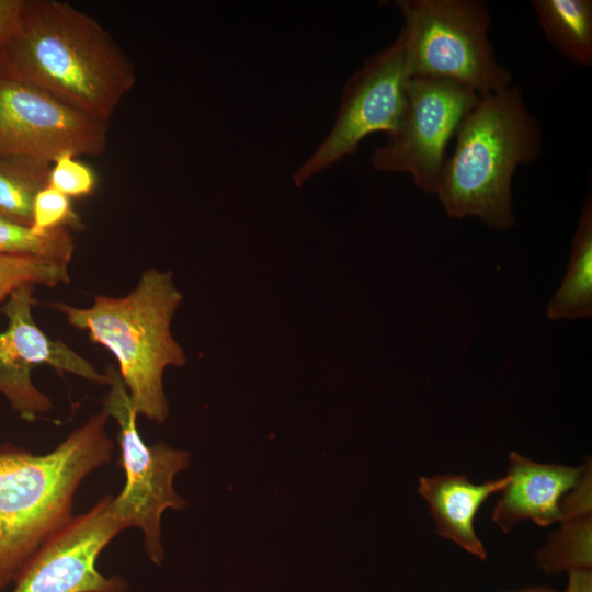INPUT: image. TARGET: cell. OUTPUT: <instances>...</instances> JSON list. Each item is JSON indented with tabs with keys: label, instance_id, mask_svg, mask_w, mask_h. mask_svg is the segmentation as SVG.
<instances>
[{
	"label": "cell",
	"instance_id": "ac0fdd59",
	"mask_svg": "<svg viewBox=\"0 0 592 592\" xmlns=\"http://www.w3.org/2000/svg\"><path fill=\"white\" fill-rule=\"evenodd\" d=\"M591 515L565 522L537 553L538 568L550 574L591 570Z\"/></svg>",
	"mask_w": 592,
	"mask_h": 592
},
{
	"label": "cell",
	"instance_id": "5b68a950",
	"mask_svg": "<svg viewBox=\"0 0 592 592\" xmlns=\"http://www.w3.org/2000/svg\"><path fill=\"white\" fill-rule=\"evenodd\" d=\"M411 77L442 78L480 98L512 87L488 38L491 15L478 0H398Z\"/></svg>",
	"mask_w": 592,
	"mask_h": 592
},
{
	"label": "cell",
	"instance_id": "6da1fadb",
	"mask_svg": "<svg viewBox=\"0 0 592 592\" xmlns=\"http://www.w3.org/2000/svg\"><path fill=\"white\" fill-rule=\"evenodd\" d=\"M0 75L110 122L137 83L134 62L91 15L59 0H24Z\"/></svg>",
	"mask_w": 592,
	"mask_h": 592
},
{
	"label": "cell",
	"instance_id": "44dd1931",
	"mask_svg": "<svg viewBox=\"0 0 592 592\" xmlns=\"http://www.w3.org/2000/svg\"><path fill=\"white\" fill-rule=\"evenodd\" d=\"M96 184L95 171L72 155L64 153L52 163L48 185L70 198H82L91 195Z\"/></svg>",
	"mask_w": 592,
	"mask_h": 592
},
{
	"label": "cell",
	"instance_id": "9a60e30c",
	"mask_svg": "<svg viewBox=\"0 0 592 592\" xmlns=\"http://www.w3.org/2000/svg\"><path fill=\"white\" fill-rule=\"evenodd\" d=\"M538 24L550 44L568 60L592 64V1L533 0Z\"/></svg>",
	"mask_w": 592,
	"mask_h": 592
},
{
	"label": "cell",
	"instance_id": "8fae6325",
	"mask_svg": "<svg viewBox=\"0 0 592 592\" xmlns=\"http://www.w3.org/2000/svg\"><path fill=\"white\" fill-rule=\"evenodd\" d=\"M112 500V494L102 497L48 539L29 560L12 592H126L124 579L96 569L101 551L125 530Z\"/></svg>",
	"mask_w": 592,
	"mask_h": 592
},
{
	"label": "cell",
	"instance_id": "ba28073f",
	"mask_svg": "<svg viewBox=\"0 0 592 592\" xmlns=\"http://www.w3.org/2000/svg\"><path fill=\"white\" fill-rule=\"evenodd\" d=\"M403 35L368 57L346 82L334 125L315 152L296 170L301 186L311 177L353 155L371 134L392 135L400 122L410 79Z\"/></svg>",
	"mask_w": 592,
	"mask_h": 592
},
{
	"label": "cell",
	"instance_id": "5bb4252c",
	"mask_svg": "<svg viewBox=\"0 0 592 592\" xmlns=\"http://www.w3.org/2000/svg\"><path fill=\"white\" fill-rule=\"evenodd\" d=\"M591 315L592 197L589 191L572 240L566 274L546 308V316L550 320H578Z\"/></svg>",
	"mask_w": 592,
	"mask_h": 592
},
{
	"label": "cell",
	"instance_id": "cb8c5ba5",
	"mask_svg": "<svg viewBox=\"0 0 592 592\" xmlns=\"http://www.w3.org/2000/svg\"><path fill=\"white\" fill-rule=\"evenodd\" d=\"M510 592H556L554 589L548 587H532V588H525L517 591H510Z\"/></svg>",
	"mask_w": 592,
	"mask_h": 592
},
{
	"label": "cell",
	"instance_id": "7c38bea8",
	"mask_svg": "<svg viewBox=\"0 0 592 592\" xmlns=\"http://www.w3.org/2000/svg\"><path fill=\"white\" fill-rule=\"evenodd\" d=\"M584 469L585 466L540 464L511 452L510 480L494 506L492 521L504 533L523 520L543 527L561 521L560 500L578 485Z\"/></svg>",
	"mask_w": 592,
	"mask_h": 592
},
{
	"label": "cell",
	"instance_id": "e0dca14e",
	"mask_svg": "<svg viewBox=\"0 0 592 592\" xmlns=\"http://www.w3.org/2000/svg\"><path fill=\"white\" fill-rule=\"evenodd\" d=\"M75 239L68 228L36 232L0 217V254L35 257L70 264L75 253Z\"/></svg>",
	"mask_w": 592,
	"mask_h": 592
},
{
	"label": "cell",
	"instance_id": "4fadbf2b",
	"mask_svg": "<svg viewBox=\"0 0 592 592\" xmlns=\"http://www.w3.org/2000/svg\"><path fill=\"white\" fill-rule=\"evenodd\" d=\"M509 480L506 474L476 485L463 475H435L421 477L418 492L430 506L437 535L486 560L487 551L475 532L474 520L482 503L502 492Z\"/></svg>",
	"mask_w": 592,
	"mask_h": 592
},
{
	"label": "cell",
	"instance_id": "30bf717a",
	"mask_svg": "<svg viewBox=\"0 0 592 592\" xmlns=\"http://www.w3.org/2000/svg\"><path fill=\"white\" fill-rule=\"evenodd\" d=\"M35 285L16 288L0 306L8 325L0 332V394L26 421H34L53 409L50 398L32 380V369L47 365L90 383L106 385V376L61 340L47 337L33 318Z\"/></svg>",
	"mask_w": 592,
	"mask_h": 592
},
{
	"label": "cell",
	"instance_id": "7a4b0ae2",
	"mask_svg": "<svg viewBox=\"0 0 592 592\" xmlns=\"http://www.w3.org/2000/svg\"><path fill=\"white\" fill-rule=\"evenodd\" d=\"M109 419L101 410L47 454L0 446V591L71 521L79 486L111 460Z\"/></svg>",
	"mask_w": 592,
	"mask_h": 592
},
{
	"label": "cell",
	"instance_id": "7402d4cb",
	"mask_svg": "<svg viewBox=\"0 0 592 592\" xmlns=\"http://www.w3.org/2000/svg\"><path fill=\"white\" fill-rule=\"evenodd\" d=\"M24 0H0V53L10 39L21 14Z\"/></svg>",
	"mask_w": 592,
	"mask_h": 592
},
{
	"label": "cell",
	"instance_id": "2e32d148",
	"mask_svg": "<svg viewBox=\"0 0 592 592\" xmlns=\"http://www.w3.org/2000/svg\"><path fill=\"white\" fill-rule=\"evenodd\" d=\"M50 167L33 158L0 157L1 218L31 227L34 198L48 185Z\"/></svg>",
	"mask_w": 592,
	"mask_h": 592
},
{
	"label": "cell",
	"instance_id": "3957f363",
	"mask_svg": "<svg viewBox=\"0 0 592 592\" xmlns=\"http://www.w3.org/2000/svg\"><path fill=\"white\" fill-rule=\"evenodd\" d=\"M436 194L447 216L477 217L496 230L515 224L512 178L542 155L543 136L519 87L479 99L463 118Z\"/></svg>",
	"mask_w": 592,
	"mask_h": 592
},
{
	"label": "cell",
	"instance_id": "277c9868",
	"mask_svg": "<svg viewBox=\"0 0 592 592\" xmlns=\"http://www.w3.org/2000/svg\"><path fill=\"white\" fill-rule=\"evenodd\" d=\"M182 298L172 273L151 267L124 296L96 294L83 308L60 301L48 306L112 353L137 415L163 423L169 414L164 371L186 363L171 331Z\"/></svg>",
	"mask_w": 592,
	"mask_h": 592
},
{
	"label": "cell",
	"instance_id": "8992f818",
	"mask_svg": "<svg viewBox=\"0 0 592 592\" xmlns=\"http://www.w3.org/2000/svg\"><path fill=\"white\" fill-rule=\"evenodd\" d=\"M109 391L102 410L118 426L119 465L125 473V486L112 500V509L124 528L143 532L144 547L149 559L161 565L164 549L161 542V517L166 510H181L186 501L174 487L175 475L191 465V454L170 447L164 442L147 445L137 428V413L116 366L103 372Z\"/></svg>",
	"mask_w": 592,
	"mask_h": 592
},
{
	"label": "cell",
	"instance_id": "ffe728a7",
	"mask_svg": "<svg viewBox=\"0 0 592 592\" xmlns=\"http://www.w3.org/2000/svg\"><path fill=\"white\" fill-rule=\"evenodd\" d=\"M31 228L46 232L58 228H82V223L71 198L47 185L34 198Z\"/></svg>",
	"mask_w": 592,
	"mask_h": 592
},
{
	"label": "cell",
	"instance_id": "9c48e42d",
	"mask_svg": "<svg viewBox=\"0 0 592 592\" xmlns=\"http://www.w3.org/2000/svg\"><path fill=\"white\" fill-rule=\"evenodd\" d=\"M109 123L34 86L0 75V157L53 161L101 156Z\"/></svg>",
	"mask_w": 592,
	"mask_h": 592
},
{
	"label": "cell",
	"instance_id": "603a6c76",
	"mask_svg": "<svg viewBox=\"0 0 592 592\" xmlns=\"http://www.w3.org/2000/svg\"><path fill=\"white\" fill-rule=\"evenodd\" d=\"M568 573V585L565 592H592L591 570H572Z\"/></svg>",
	"mask_w": 592,
	"mask_h": 592
},
{
	"label": "cell",
	"instance_id": "52a82bcc",
	"mask_svg": "<svg viewBox=\"0 0 592 592\" xmlns=\"http://www.w3.org/2000/svg\"><path fill=\"white\" fill-rule=\"evenodd\" d=\"M480 96L455 81L410 77L396 132L372 155L378 171L408 173L419 190L436 194L447 145Z\"/></svg>",
	"mask_w": 592,
	"mask_h": 592
},
{
	"label": "cell",
	"instance_id": "d6986e66",
	"mask_svg": "<svg viewBox=\"0 0 592 592\" xmlns=\"http://www.w3.org/2000/svg\"><path fill=\"white\" fill-rule=\"evenodd\" d=\"M69 282L68 264L35 257L0 254V305L24 284L56 287Z\"/></svg>",
	"mask_w": 592,
	"mask_h": 592
}]
</instances>
